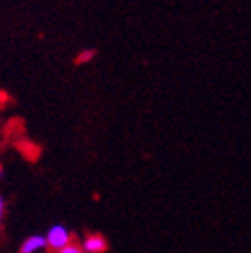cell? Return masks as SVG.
Segmentation results:
<instances>
[{
    "label": "cell",
    "mask_w": 251,
    "mask_h": 253,
    "mask_svg": "<svg viewBox=\"0 0 251 253\" xmlns=\"http://www.w3.org/2000/svg\"><path fill=\"white\" fill-rule=\"evenodd\" d=\"M46 245L48 249L52 251H60L62 247H67L71 245V231L67 227H62V225H52L48 231H46Z\"/></svg>",
    "instance_id": "obj_1"
},
{
    "label": "cell",
    "mask_w": 251,
    "mask_h": 253,
    "mask_svg": "<svg viewBox=\"0 0 251 253\" xmlns=\"http://www.w3.org/2000/svg\"><path fill=\"white\" fill-rule=\"evenodd\" d=\"M56 253H84V251H83V247H79V245L71 243V245L62 247V249H60V251H56Z\"/></svg>",
    "instance_id": "obj_5"
},
{
    "label": "cell",
    "mask_w": 251,
    "mask_h": 253,
    "mask_svg": "<svg viewBox=\"0 0 251 253\" xmlns=\"http://www.w3.org/2000/svg\"><path fill=\"white\" fill-rule=\"evenodd\" d=\"M81 247H83L84 253H105L107 247H109V243H107V239H105L103 235L95 233V235L84 237V241H83Z\"/></svg>",
    "instance_id": "obj_2"
},
{
    "label": "cell",
    "mask_w": 251,
    "mask_h": 253,
    "mask_svg": "<svg viewBox=\"0 0 251 253\" xmlns=\"http://www.w3.org/2000/svg\"><path fill=\"white\" fill-rule=\"evenodd\" d=\"M4 209H6V203H4V197L0 195V223H2V219H4Z\"/></svg>",
    "instance_id": "obj_6"
},
{
    "label": "cell",
    "mask_w": 251,
    "mask_h": 253,
    "mask_svg": "<svg viewBox=\"0 0 251 253\" xmlns=\"http://www.w3.org/2000/svg\"><path fill=\"white\" fill-rule=\"evenodd\" d=\"M95 56H97V48H84V50H81V52L77 54L75 60L79 62V65H84V62H90Z\"/></svg>",
    "instance_id": "obj_4"
},
{
    "label": "cell",
    "mask_w": 251,
    "mask_h": 253,
    "mask_svg": "<svg viewBox=\"0 0 251 253\" xmlns=\"http://www.w3.org/2000/svg\"><path fill=\"white\" fill-rule=\"evenodd\" d=\"M44 247H48L46 245V237L44 235H28L22 243H20V253H39V251H42Z\"/></svg>",
    "instance_id": "obj_3"
}]
</instances>
